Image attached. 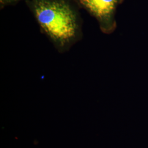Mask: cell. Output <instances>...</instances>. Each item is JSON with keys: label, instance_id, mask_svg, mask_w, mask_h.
I'll list each match as a JSON object with an SVG mask.
<instances>
[{"label": "cell", "instance_id": "cell-1", "mask_svg": "<svg viewBox=\"0 0 148 148\" xmlns=\"http://www.w3.org/2000/svg\"><path fill=\"white\" fill-rule=\"evenodd\" d=\"M30 7L41 32L59 53L68 52L83 37L78 13L66 0H32Z\"/></svg>", "mask_w": 148, "mask_h": 148}, {"label": "cell", "instance_id": "cell-2", "mask_svg": "<svg viewBox=\"0 0 148 148\" xmlns=\"http://www.w3.org/2000/svg\"><path fill=\"white\" fill-rule=\"evenodd\" d=\"M75 1L95 18L103 33L111 34L116 30L117 24L115 14L120 0Z\"/></svg>", "mask_w": 148, "mask_h": 148}, {"label": "cell", "instance_id": "cell-3", "mask_svg": "<svg viewBox=\"0 0 148 148\" xmlns=\"http://www.w3.org/2000/svg\"><path fill=\"white\" fill-rule=\"evenodd\" d=\"M18 1L19 0H1V3L3 5H7V4H10V3L16 2Z\"/></svg>", "mask_w": 148, "mask_h": 148}]
</instances>
